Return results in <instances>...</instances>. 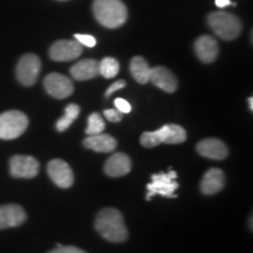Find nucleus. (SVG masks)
<instances>
[{"instance_id":"nucleus-10","label":"nucleus","mask_w":253,"mask_h":253,"mask_svg":"<svg viewBox=\"0 0 253 253\" xmlns=\"http://www.w3.org/2000/svg\"><path fill=\"white\" fill-rule=\"evenodd\" d=\"M82 45L77 40H59L50 47L49 56L54 61H72L82 54Z\"/></svg>"},{"instance_id":"nucleus-15","label":"nucleus","mask_w":253,"mask_h":253,"mask_svg":"<svg viewBox=\"0 0 253 253\" xmlns=\"http://www.w3.org/2000/svg\"><path fill=\"white\" fill-rule=\"evenodd\" d=\"M149 81L153 82L155 86L160 88L167 93H173L178 87V81L175 75L172 74L169 69L162 66L151 68Z\"/></svg>"},{"instance_id":"nucleus-21","label":"nucleus","mask_w":253,"mask_h":253,"mask_svg":"<svg viewBox=\"0 0 253 253\" xmlns=\"http://www.w3.org/2000/svg\"><path fill=\"white\" fill-rule=\"evenodd\" d=\"M80 115V107L75 103L68 104L65 108V114H63L62 118L58 120V122L55 123L56 130L60 132L66 131L73 125V122L75 121Z\"/></svg>"},{"instance_id":"nucleus-18","label":"nucleus","mask_w":253,"mask_h":253,"mask_svg":"<svg viewBox=\"0 0 253 253\" xmlns=\"http://www.w3.org/2000/svg\"><path fill=\"white\" fill-rule=\"evenodd\" d=\"M84 145L87 149L94 150L96 153H113L118 147V141L108 134H99L88 136L84 140Z\"/></svg>"},{"instance_id":"nucleus-28","label":"nucleus","mask_w":253,"mask_h":253,"mask_svg":"<svg viewBox=\"0 0 253 253\" xmlns=\"http://www.w3.org/2000/svg\"><path fill=\"white\" fill-rule=\"evenodd\" d=\"M126 81L125 80H118L116 82H114L113 84H110L108 87V89L106 90V97H109L110 95L113 93H115V91H118L120 89H122V88L126 87Z\"/></svg>"},{"instance_id":"nucleus-19","label":"nucleus","mask_w":253,"mask_h":253,"mask_svg":"<svg viewBox=\"0 0 253 253\" xmlns=\"http://www.w3.org/2000/svg\"><path fill=\"white\" fill-rule=\"evenodd\" d=\"M99 74V62L94 59L81 60L71 68V75L78 81L91 80Z\"/></svg>"},{"instance_id":"nucleus-30","label":"nucleus","mask_w":253,"mask_h":253,"mask_svg":"<svg viewBox=\"0 0 253 253\" xmlns=\"http://www.w3.org/2000/svg\"><path fill=\"white\" fill-rule=\"evenodd\" d=\"M249 104H250V110H253V97H249Z\"/></svg>"},{"instance_id":"nucleus-12","label":"nucleus","mask_w":253,"mask_h":253,"mask_svg":"<svg viewBox=\"0 0 253 253\" xmlns=\"http://www.w3.org/2000/svg\"><path fill=\"white\" fill-rule=\"evenodd\" d=\"M27 214L18 204L0 205V230L18 227L26 221Z\"/></svg>"},{"instance_id":"nucleus-13","label":"nucleus","mask_w":253,"mask_h":253,"mask_svg":"<svg viewBox=\"0 0 253 253\" xmlns=\"http://www.w3.org/2000/svg\"><path fill=\"white\" fill-rule=\"evenodd\" d=\"M197 151L201 156L211 160H225L229 155V149L223 141L217 138H205L197 144Z\"/></svg>"},{"instance_id":"nucleus-22","label":"nucleus","mask_w":253,"mask_h":253,"mask_svg":"<svg viewBox=\"0 0 253 253\" xmlns=\"http://www.w3.org/2000/svg\"><path fill=\"white\" fill-rule=\"evenodd\" d=\"M99 72L104 79L115 78L120 72V63L116 59L107 56L99 62Z\"/></svg>"},{"instance_id":"nucleus-17","label":"nucleus","mask_w":253,"mask_h":253,"mask_svg":"<svg viewBox=\"0 0 253 253\" xmlns=\"http://www.w3.org/2000/svg\"><path fill=\"white\" fill-rule=\"evenodd\" d=\"M225 185V175L223 170L212 168L204 173L201 182V190L204 195L211 196L218 194Z\"/></svg>"},{"instance_id":"nucleus-11","label":"nucleus","mask_w":253,"mask_h":253,"mask_svg":"<svg viewBox=\"0 0 253 253\" xmlns=\"http://www.w3.org/2000/svg\"><path fill=\"white\" fill-rule=\"evenodd\" d=\"M47 172L59 188L68 189L74 183V175L71 167L62 160H52L47 166Z\"/></svg>"},{"instance_id":"nucleus-26","label":"nucleus","mask_w":253,"mask_h":253,"mask_svg":"<svg viewBox=\"0 0 253 253\" xmlns=\"http://www.w3.org/2000/svg\"><path fill=\"white\" fill-rule=\"evenodd\" d=\"M115 107H116V109H118L119 112L122 114H128L131 112L130 103H129L128 101L125 99H121V97L115 99Z\"/></svg>"},{"instance_id":"nucleus-8","label":"nucleus","mask_w":253,"mask_h":253,"mask_svg":"<svg viewBox=\"0 0 253 253\" xmlns=\"http://www.w3.org/2000/svg\"><path fill=\"white\" fill-rule=\"evenodd\" d=\"M40 170L37 158L27 155H15L9 160V172L15 178H34Z\"/></svg>"},{"instance_id":"nucleus-14","label":"nucleus","mask_w":253,"mask_h":253,"mask_svg":"<svg viewBox=\"0 0 253 253\" xmlns=\"http://www.w3.org/2000/svg\"><path fill=\"white\" fill-rule=\"evenodd\" d=\"M195 52L198 59L205 63H211L219 54V47L214 38L210 36H202L195 41Z\"/></svg>"},{"instance_id":"nucleus-9","label":"nucleus","mask_w":253,"mask_h":253,"mask_svg":"<svg viewBox=\"0 0 253 253\" xmlns=\"http://www.w3.org/2000/svg\"><path fill=\"white\" fill-rule=\"evenodd\" d=\"M43 86L50 96L59 100L71 96L74 91V84L71 79L59 73H50L47 75L43 80Z\"/></svg>"},{"instance_id":"nucleus-23","label":"nucleus","mask_w":253,"mask_h":253,"mask_svg":"<svg viewBox=\"0 0 253 253\" xmlns=\"http://www.w3.org/2000/svg\"><path fill=\"white\" fill-rule=\"evenodd\" d=\"M106 128V123H104L102 116L99 113H93L88 118V126L86 128V134L88 136L91 135H99L102 134Z\"/></svg>"},{"instance_id":"nucleus-31","label":"nucleus","mask_w":253,"mask_h":253,"mask_svg":"<svg viewBox=\"0 0 253 253\" xmlns=\"http://www.w3.org/2000/svg\"><path fill=\"white\" fill-rule=\"evenodd\" d=\"M60 1H67V0H60Z\"/></svg>"},{"instance_id":"nucleus-20","label":"nucleus","mask_w":253,"mask_h":253,"mask_svg":"<svg viewBox=\"0 0 253 253\" xmlns=\"http://www.w3.org/2000/svg\"><path fill=\"white\" fill-rule=\"evenodd\" d=\"M151 68L147 60L142 56H134L130 61V73L138 84H145L149 82Z\"/></svg>"},{"instance_id":"nucleus-1","label":"nucleus","mask_w":253,"mask_h":253,"mask_svg":"<svg viewBox=\"0 0 253 253\" xmlns=\"http://www.w3.org/2000/svg\"><path fill=\"white\" fill-rule=\"evenodd\" d=\"M95 229L108 242L123 243L128 239V230L118 209H102L95 219Z\"/></svg>"},{"instance_id":"nucleus-3","label":"nucleus","mask_w":253,"mask_h":253,"mask_svg":"<svg viewBox=\"0 0 253 253\" xmlns=\"http://www.w3.org/2000/svg\"><path fill=\"white\" fill-rule=\"evenodd\" d=\"M186 141V131L178 125H164L155 131H145L141 135L140 142L144 148H154L157 145L179 144Z\"/></svg>"},{"instance_id":"nucleus-7","label":"nucleus","mask_w":253,"mask_h":253,"mask_svg":"<svg viewBox=\"0 0 253 253\" xmlns=\"http://www.w3.org/2000/svg\"><path fill=\"white\" fill-rule=\"evenodd\" d=\"M41 72V61L36 54H25L17 65V78L21 84L31 87L36 84Z\"/></svg>"},{"instance_id":"nucleus-27","label":"nucleus","mask_w":253,"mask_h":253,"mask_svg":"<svg viewBox=\"0 0 253 253\" xmlns=\"http://www.w3.org/2000/svg\"><path fill=\"white\" fill-rule=\"evenodd\" d=\"M48 253H87L84 250L75 248V246H60V248H56L53 251H50Z\"/></svg>"},{"instance_id":"nucleus-24","label":"nucleus","mask_w":253,"mask_h":253,"mask_svg":"<svg viewBox=\"0 0 253 253\" xmlns=\"http://www.w3.org/2000/svg\"><path fill=\"white\" fill-rule=\"evenodd\" d=\"M74 38L82 46H86L91 48V47L96 45V39H95L93 36H89V34H75Z\"/></svg>"},{"instance_id":"nucleus-6","label":"nucleus","mask_w":253,"mask_h":253,"mask_svg":"<svg viewBox=\"0 0 253 253\" xmlns=\"http://www.w3.org/2000/svg\"><path fill=\"white\" fill-rule=\"evenodd\" d=\"M177 172L170 170L169 172L161 171L158 173L151 175V182L147 185V201H150L154 196L161 195L164 197L177 198L175 191L178 189L179 184L176 181Z\"/></svg>"},{"instance_id":"nucleus-25","label":"nucleus","mask_w":253,"mask_h":253,"mask_svg":"<svg viewBox=\"0 0 253 253\" xmlns=\"http://www.w3.org/2000/svg\"><path fill=\"white\" fill-rule=\"evenodd\" d=\"M103 115L104 118L112 123H118L120 121H122L123 119V114L120 113L118 109H106L103 112Z\"/></svg>"},{"instance_id":"nucleus-5","label":"nucleus","mask_w":253,"mask_h":253,"mask_svg":"<svg viewBox=\"0 0 253 253\" xmlns=\"http://www.w3.org/2000/svg\"><path fill=\"white\" fill-rule=\"evenodd\" d=\"M28 118L19 110H8L0 114V138L14 140L26 131Z\"/></svg>"},{"instance_id":"nucleus-16","label":"nucleus","mask_w":253,"mask_h":253,"mask_svg":"<svg viewBox=\"0 0 253 253\" xmlns=\"http://www.w3.org/2000/svg\"><path fill=\"white\" fill-rule=\"evenodd\" d=\"M131 160L125 153H115L104 164V172L110 177H122L130 172Z\"/></svg>"},{"instance_id":"nucleus-4","label":"nucleus","mask_w":253,"mask_h":253,"mask_svg":"<svg viewBox=\"0 0 253 253\" xmlns=\"http://www.w3.org/2000/svg\"><path fill=\"white\" fill-rule=\"evenodd\" d=\"M209 26L214 32V34L224 40H235L242 32V21L235 14L229 12L217 11L209 14Z\"/></svg>"},{"instance_id":"nucleus-29","label":"nucleus","mask_w":253,"mask_h":253,"mask_svg":"<svg viewBox=\"0 0 253 253\" xmlns=\"http://www.w3.org/2000/svg\"><path fill=\"white\" fill-rule=\"evenodd\" d=\"M230 5L236 6V4L231 2V0H216V6L219 8H224V7H226V6H230Z\"/></svg>"},{"instance_id":"nucleus-2","label":"nucleus","mask_w":253,"mask_h":253,"mask_svg":"<svg viewBox=\"0 0 253 253\" xmlns=\"http://www.w3.org/2000/svg\"><path fill=\"white\" fill-rule=\"evenodd\" d=\"M93 12L96 20L107 28H118L128 19V9L121 0H95Z\"/></svg>"}]
</instances>
